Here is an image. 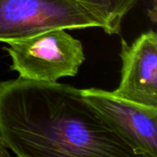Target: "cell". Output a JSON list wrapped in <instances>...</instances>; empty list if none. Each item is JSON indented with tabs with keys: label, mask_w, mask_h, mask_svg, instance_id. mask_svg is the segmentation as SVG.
Masks as SVG:
<instances>
[{
	"label": "cell",
	"mask_w": 157,
	"mask_h": 157,
	"mask_svg": "<svg viewBox=\"0 0 157 157\" xmlns=\"http://www.w3.org/2000/svg\"><path fill=\"white\" fill-rule=\"evenodd\" d=\"M0 135L18 157H134L81 89L22 77L0 81Z\"/></svg>",
	"instance_id": "6da1fadb"
},
{
	"label": "cell",
	"mask_w": 157,
	"mask_h": 157,
	"mask_svg": "<svg viewBox=\"0 0 157 157\" xmlns=\"http://www.w3.org/2000/svg\"><path fill=\"white\" fill-rule=\"evenodd\" d=\"M7 44L4 49L11 58V70L29 80L57 82L75 76L86 60L82 42L61 29Z\"/></svg>",
	"instance_id": "7a4b0ae2"
},
{
	"label": "cell",
	"mask_w": 157,
	"mask_h": 157,
	"mask_svg": "<svg viewBox=\"0 0 157 157\" xmlns=\"http://www.w3.org/2000/svg\"><path fill=\"white\" fill-rule=\"evenodd\" d=\"M102 28L75 0H0V41L26 40L52 29Z\"/></svg>",
	"instance_id": "3957f363"
},
{
	"label": "cell",
	"mask_w": 157,
	"mask_h": 157,
	"mask_svg": "<svg viewBox=\"0 0 157 157\" xmlns=\"http://www.w3.org/2000/svg\"><path fill=\"white\" fill-rule=\"evenodd\" d=\"M112 129L126 141L136 156L157 157V108L147 107L100 88L81 89Z\"/></svg>",
	"instance_id": "277c9868"
},
{
	"label": "cell",
	"mask_w": 157,
	"mask_h": 157,
	"mask_svg": "<svg viewBox=\"0 0 157 157\" xmlns=\"http://www.w3.org/2000/svg\"><path fill=\"white\" fill-rule=\"evenodd\" d=\"M121 79L112 93L123 99L157 108V34L148 30L132 44L121 40Z\"/></svg>",
	"instance_id": "5b68a950"
},
{
	"label": "cell",
	"mask_w": 157,
	"mask_h": 157,
	"mask_svg": "<svg viewBox=\"0 0 157 157\" xmlns=\"http://www.w3.org/2000/svg\"><path fill=\"white\" fill-rule=\"evenodd\" d=\"M101 22L106 33L118 34L124 17L139 0H75Z\"/></svg>",
	"instance_id": "8992f818"
},
{
	"label": "cell",
	"mask_w": 157,
	"mask_h": 157,
	"mask_svg": "<svg viewBox=\"0 0 157 157\" xmlns=\"http://www.w3.org/2000/svg\"><path fill=\"white\" fill-rule=\"evenodd\" d=\"M11 154L9 149L6 147V145L5 144L1 135H0V157H10Z\"/></svg>",
	"instance_id": "52a82bcc"
}]
</instances>
